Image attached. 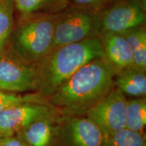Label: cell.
<instances>
[{"label": "cell", "instance_id": "cell-1", "mask_svg": "<svg viewBox=\"0 0 146 146\" xmlns=\"http://www.w3.org/2000/svg\"><path fill=\"white\" fill-rule=\"evenodd\" d=\"M115 75L104 58H97L78 69L49 98L65 116H82L114 88Z\"/></svg>", "mask_w": 146, "mask_h": 146}, {"label": "cell", "instance_id": "cell-2", "mask_svg": "<svg viewBox=\"0 0 146 146\" xmlns=\"http://www.w3.org/2000/svg\"><path fill=\"white\" fill-rule=\"evenodd\" d=\"M100 58L104 53L98 36L52 50L36 64L37 94L49 98L78 69Z\"/></svg>", "mask_w": 146, "mask_h": 146}, {"label": "cell", "instance_id": "cell-3", "mask_svg": "<svg viewBox=\"0 0 146 146\" xmlns=\"http://www.w3.org/2000/svg\"><path fill=\"white\" fill-rule=\"evenodd\" d=\"M56 16L40 12L25 16L14 43L18 56L36 65L52 51Z\"/></svg>", "mask_w": 146, "mask_h": 146}, {"label": "cell", "instance_id": "cell-4", "mask_svg": "<svg viewBox=\"0 0 146 146\" xmlns=\"http://www.w3.org/2000/svg\"><path fill=\"white\" fill-rule=\"evenodd\" d=\"M99 12L95 9L75 7L56 16L52 49L97 36Z\"/></svg>", "mask_w": 146, "mask_h": 146}, {"label": "cell", "instance_id": "cell-5", "mask_svg": "<svg viewBox=\"0 0 146 146\" xmlns=\"http://www.w3.org/2000/svg\"><path fill=\"white\" fill-rule=\"evenodd\" d=\"M145 20V7L139 0H120L99 12L98 33L122 34L143 26Z\"/></svg>", "mask_w": 146, "mask_h": 146}, {"label": "cell", "instance_id": "cell-6", "mask_svg": "<svg viewBox=\"0 0 146 146\" xmlns=\"http://www.w3.org/2000/svg\"><path fill=\"white\" fill-rule=\"evenodd\" d=\"M127 109L125 95L114 88L85 115L100 128L105 137L127 128Z\"/></svg>", "mask_w": 146, "mask_h": 146}, {"label": "cell", "instance_id": "cell-7", "mask_svg": "<svg viewBox=\"0 0 146 146\" xmlns=\"http://www.w3.org/2000/svg\"><path fill=\"white\" fill-rule=\"evenodd\" d=\"M36 65L20 56L0 54V91L25 92L36 89Z\"/></svg>", "mask_w": 146, "mask_h": 146}, {"label": "cell", "instance_id": "cell-8", "mask_svg": "<svg viewBox=\"0 0 146 146\" xmlns=\"http://www.w3.org/2000/svg\"><path fill=\"white\" fill-rule=\"evenodd\" d=\"M51 115L46 104L27 102L13 106L0 112V134L7 137L23 130L36 120Z\"/></svg>", "mask_w": 146, "mask_h": 146}, {"label": "cell", "instance_id": "cell-9", "mask_svg": "<svg viewBox=\"0 0 146 146\" xmlns=\"http://www.w3.org/2000/svg\"><path fill=\"white\" fill-rule=\"evenodd\" d=\"M63 137L66 146H104V136L88 118L65 116Z\"/></svg>", "mask_w": 146, "mask_h": 146}, {"label": "cell", "instance_id": "cell-10", "mask_svg": "<svg viewBox=\"0 0 146 146\" xmlns=\"http://www.w3.org/2000/svg\"><path fill=\"white\" fill-rule=\"evenodd\" d=\"M99 38L103 47L104 58L114 70L115 74L132 66L129 43L123 34L100 33Z\"/></svg>", "mask_w": 146, "mask_h": 146}, {"label": "cell", "instance_id": "cell-11", "mask_svg": "<svg viewBox=\"0 0 146 146\" xmlns=\"http://www.w3.org/2000/svg\"><path fill=\"white\" fill-rule=\"evenodd\" d=\"M114 86L124 95L141 98L146 94L145 72L128 67L114 76Z\"/></svg>", "mask_w": 146, "mask_h": 146}, {"label": "cell", "instance_id": "cell-12", "mask_svg": "<svg viewBox=\"0 0 146 146\" xmlns=\"http://www.w3.org/2000/svg\"><path fill=\"white\" fill-rule=\"evenodd\" d=\"M129 43L131 55V67L146 72V30L143 26L130 29L123 33Z\"/></svg>", "mask_w": 146, "mask_h": 146}, {"label": "cell", "instance_id": "cell-13", "mask_svg": "<svg viewBox=\"0 0 146 146\" xmlns=\"http://www.w3.org/2000/svg\"><path fill=\"white\" fill-rule=\"evenodd\" d=\"M24 130V141L29 146H50L54 128L49 117L36 120Z\"/></svg>", "mask_w": 146, "mask_h": 146}, {"label": "cell", "instance_id": "cell-14", "mask_svg": "<svg viewBox=\"0 0 146 146\" xmlns=\"http://www.w3.org/2000/svg\"><path fill=\"white\" fill-rule=\"evenodd\" d=\"M146 125V100L135 98L127 100V128L135 132L143 133Z\"/></svg>", "mask_w": 146, "mask_h": 146}, {"label": "cell", "instance_id": "cell-15", "mask_svg": "<svg viewBox=\"0 0 146 146\" xmlns=\"http://www.w3.org/2000/svg\"><path fill=\"white\" fill-rule=\"evenodd\" d=\"M104 146H146L143 133L125 128L105 137Z\"/></svg>", "mask_w": 146, "mask_h": 146}, {"label": "cell", "instance_id": "cell-16", "mask_svg": "<svg viewBox=\"0 0 146 146\" xmlns=\"http://www.w3.org/2000/svg\"><path fill=\"white\" fill-rule=\"evenodd\" d=\"M12 0H0V54L4 50L14 26Z\"/></svg>", "mask_w": 146, "mask_h": 146}, {"label": "cell", "instance_id": "cell-17", "mask_svg": "<svg viewBox=\"0 0 146 146\" xmlns=\"http://www.w3.org/2000/svg\"><path fill=\"white\" fill-rule=\"evenodd\" d=\"M45 99V98L39 94L22 96L15 94H8L5 91H0V112L8 108L27 102L46 104Z\"/></svg>", "mask_w": 146, "mask_h": 146}, {"label": "cell", "instance_id": "cell-18", "mask_svg": "<svg viewBox=\"0 0 146 146\" xmlns=\"http://www.w3.org/2000/svg\"><path fill=\"white\" fill-rule=\"evenodd\" d=\"M12 1L18 12L26 16L45 8L53 0H12Z\"/></svg>", "mask_w": 146, "mask_h": 146}, {"label": "cell", "instance_id": "cell-19", "mask_svg": "<svg viewBox=\"0 0 146 146\" xmlns=\"http://www.w3.org/2000/svg\"><path fill=\"white\" fill-rule=\"evenodd\" d=\"M0 146H29L21 139L14 137L12 136L5 137L0 143Z\"/></svg>", "mask_w": 146, "mask_h": 146}, {"label": "cell", "instance_id": "cell-20", "mask_svg": "<svg viewBox=\"0 0 146 146\" xmlns=\"http://www.w3.org/2000/svg\"><path fill=\"white\" fill-rule=\"evenodd\" d=\"M106 1V0H74L78 6L91 9H96Z\"/></svg>", "mask_w": 146, "mask_h": 146}, {"label": "cell", "instance_id": "cell-21", "mask_svg": "<svg viewBox=\"0 0 146 146\" xmlns=\"http://www.w3.org/2000/svg\"><path fill=\"white\" fill-rule=\"evenodd\" d=\"M4 138H5L4 137L2 136L1 134H0V143H1V141H3V139H4Z\"/></svg>", "mask_w": 146, "mask_h": 146}]
</instances>
